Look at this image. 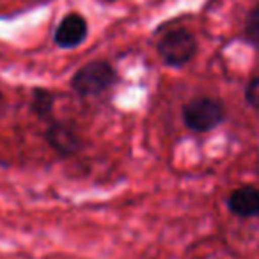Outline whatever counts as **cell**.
<instances>
[{
  "mask_svg": "<svg viewBox=\"0 0 259 259\" xmlns=\"http://www.w3.org/2000/svg\"><path fill=\"white\" fill-rule=\"evenodd\" d=\"M47 142L55 153L61 156H73L80 151L82 141L71 124L61 121H50L47 132H45Z\"/></svg>",
  "mask_w": 259,
  "mask_h": 259,
  "instance_id": "cell-5",
  "label": "cell"
},
{
  "mask_svg": "<svg viewBox=\"0 0 259 259\" xmlns=\"http://www.w3.org/2000/svg\"><path fill=\"white\" fill-rule=\"evenodd\" d=\"M245 37L250 45L259 48V2L248 11L245 20Z\"/></svg>",
  "mask_w": 259,
  "mask_h": 259,
  "instance_id": "cell-8",
  "label": "cell"
},
{
  "mask_svg": "<svg viewBox=\"0 0 259 259\" xmlns=\"http://www.w3.org/2000/svg\"><path fill=\"white\" fill-rule=\"evenodd\" d=\"M117 82V73L107 61H91L73 75L71 87L83 98L98 96Z\"/></svg>",
  "mask_w": 259,
  "mask_h": 259,
  "instance_id": "cell-2",
  "label": "cell"
},
{
  "mask_svg": "<svg viewBox=\"0 0 259 259\" xmlns=\"http://www.w3.org/2000/svg\"><path fill=\"white\" fill-rule=\"evenodd\" d=\"M0 98H2V93H0Z\"/></svg>",
  "mask_w": 259,
  "mask_h": 259,
  "instance_id": "cell-11",
  "label": "cell"
},
{
  "mask_svg": "<svg viewBox=\"0 0 259 259\" xmlns=\"http://www.w3.org/2000/svg\"><path fill=\"white\" fill-rule=\"evenodd\" d=\"M227 209L238 219H259V188L240 187L227 197Z\"/></svg>",
  "mask_w": 259,
  "mask_h": 259,
  "instance_id": "cell-6",
  "label": "cell"
},
{
  "mask_svg": "<svg viewBox=\"0 0 259 259\" xmlns=\"http://www.w3.org/2000/svg\"><path fill=\"white\" fill-rule=\"evenodd\" d=\"M87 20L78 13H69L59 22L54 34V43L64 50L76 48L87 39Z\"/></svg>",
  "mask_w": 259,
  "mask_h": 259,
  "instance_id": "cell-4",
  "label": "cell"
},
{
  "mask_svg": "<svg viewBox=\"0 0 259 259\" xmlns=\"http://www.w3.org/2000/svg\"><path fill=\"white\" fill-rule=\"evenodd\" d=\"M160 59L170 68H183L197 54V39L187 29L169 30L156 43Z\"/></svg>",
  "mask_w": 259,
  "mask_h": 259,
  "instance_id": "cell-3",
  "label": "cell"
},
{
  "mask_svg": "<svg viewBox=\"0 0 259 259\" xmlns=\"http://www.w3.org/2000/svg\"><path fill=\"white\" fill-rule=\"evenodd\" d=\"M54 108V94L47 89H34L32 91V110L41 119H48Z\"/></svg>",
  "mask_w": 259,
  "mask_h": 259,
  "instance_id": "cell-7",
  "label": "cell"
},
{
  "mask_svg": "<svg viewBox=\"0 0 259 259\" xmlns=\"http://www.w3.org/2000/svg\"><path fill=\"white\" fill-rule=\"evenodd\" d=\"M105 2H117V0H105Z\"/></svg>",
  "mask_w": 259,
  "mask_h": 259,
  "instance_id": "cell-10",
  "label": "cell"
},
{
  "mask_svg": "<svg viewBox=\"0 0 259 259\" xmlns=\"http://www.w3.org/2000/svg\"><path fill=\"white\" fill-rule=\"evenodd\" d=\"M183 122L190 132L195 134H208L219 128L226 119V107L215 98H195L183 107Z\"/></svg>",
  "mask_w": 259,
  "mask_h": 259,
  "instance_id": "cell-1",
  "label": "cell"
},
{
  "mask_svg": "<svg viewBox=\"0 0 259 259\" xmlns=\"http://www.w3.org/2000/svg\"><path fill=\"white\" fill-rule=\"evenodd\" d=\"M245 101L248 107L259 110V75L248 80L247 87H245Z\"/></svg>",
  "mask_w": 259,
  "mask_h": 259,
  "instance_id": "cell-9",
  "label": "cell"
}]
</instances>
